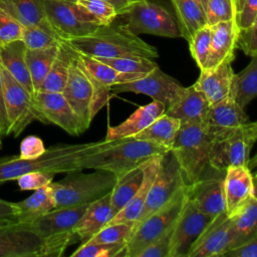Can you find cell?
<instances>
[{
	"label": "cell",
	"instance_id": "47",
	"mask_svg": "<svg viewBox=\"0 0 257 257\" xmlns=\"http://www.w3.org/2000/svg\"><path fill=\"white\" fill-rule=\"evenodd\" d=\"M55 174L42 172V171H32L26 174H23L19 178H17V184L20 190L28 191V190H37L39 188L48 186L54 178Z\"/></svg>",
	"mask_w": 257,
	"mask_h": 257
},
{
	"label": "cell",
	"instance_id": "28",
	"mask_svg": "<svg viewBox=\"0 0 257 257\" xmlns=\"http://www.w3.org/2000/svg\"><path fill=\"white\" fill-rule=\"evenodd\" d=\"M25 52L26 46L22 40L0 46V65L33 96L35 91L26 64Z\"/></svg>",
	"mask_w": 257,
	"mask_h": 257
},
{
	"label": "cell",
	"instance_id": "10",
	"mask_svg": "<svg viewBox=\"0 0 257 257\" xmlns=\"http://www.w3.org/2000/svg\"><path fill=\"white\" fill-rule=\"evenodd\" d=\"M125 22L122 27L130 32L153 34L162 37H181L177 22L161 5L149 0H139L123 15Z\"/></svg>",
	"mask_w": 257,
	"mask_h": 257
},
{
	"label": "cell",
	"instance_id": "22",
	"mask_svg": "<svg viewBox=\"0 0 257 257\" xmlns=\"http://www.w3.org/2000/svg\"><path fill=\"white\" fill-rule=\"evenodd\" d=\"M231 63L222 62L215 67L200 70L194 84L205 94L210 105L229 95L234 75Z\"/></svg>",
	"mask_w": 257,
	"mask_h": 257
},
{
	"label": "cell",
	"instance_id": "19",
	"mask_svg": "<svg viewBox=\"0 0 257 257\" xmlns=\"http://www.w3.org/2000/svg\"><path fill=\"white\" fill-rule=\"evenodd\" d=\"M223 177H200L196 182L188 185V198L205 215L214 218L225 212V198Z\"/></svg>",
	"mask_w": 257,
	"mask_h": 257
},
{
	"label": "cell",
	"instance_id": "49",
	"mask_svg": "<svg viewBox=\"0 0 257 257\" xmlns=\"http://www.w3.org/2000/svg\"><path fill=\"white\" fill-rule=\"evenodd\" d=\"M174 226L175 223L170 226L158 239L148 245L140 253L139 257H168Z\"/></svg>",
	"mask_w": 257,
	"mask_h": 257
},
{
	"label": "cell",
	"instance_id": "3",
	"mask_svg": "<svg viewBox=\"0 0 257 257\" xmlns=\"http://www.w3.org/2000/svg\"><path fill=\"white\" fill-rule=\"evenodd\" d=\"M68 76L62 94L86 131L96 113L109 99V87L99 82L83 65L78 52L71 46Z\"/></svg>",
	"mask_w": 257,
	"mask_h": 257
},
{
	"label": "cell",
	"instance_id": "39",
	"mask_svg": "<svg viewBox=\"0 0 257 257\" xmlns=\"http://www.w3.org/2000/svg\"><path fill=\"white\" fill-rule=\"evenodd\" d=\"M27 49H42L51 46H57L61 38L53 30L46 17L40 23L24 27L22 39Z\"/></svg>",
	"mask_w": 257,
	"mask_h": 257
},
{
	"label": "cell",
	"instance_id": "16",
	"mask_svg": "<svg viewBox=\"0 0 257 257\" xmlns=\"http://www.w3.org/2000/svg\"><path fill=\"white\" fill-rule=\"evenodd\" d=\"M32 99L39 121L56 124L72 136H78L84 132L79 118L62 92L39 90L34 93Z\"/></svg>",
	"mask_w": 257,
	"mask_h": 257
},
{
	"label": "cell",
	"instance_id": "15",
	"mask_svg": "<svg viewBox=\"0 0 257 257\" xmlns=\"http://www.w3.org/2000/svg\"><path fill=\"white\" fill-rule=\"evenodd\" d=\"M212 220L187 197L173 229L168 257H187L193 244Z\"/></svg>",
	"mask_w": 257,
	"mask_h": 257
},
{
	"label": "cell",
	"instance_id": "26",
	"mask_svg": "<svg viewBox=\"0 0 257 257\" xmlns=\"http://www.w3.org/2000/svg\"><path fill=\"white\" fill-rule=\"evenodd\" d=\"M166 110L164 103L154 100L146 105L136 109L124 121L115 125L109 126L104 141L110 142L123 138L136 136L138 133L147 127L157 117L162 115Z\"/></svg>",
	"mask_w": 257,
	"mask_h": 257
},
{
	"label": "cell",
	"instance_id": "38",
	"mask_svg": "<svg viewBox=\"0 0 257 257\" xmlns=\"http://www.w3.org/2000/svg\"><path fill=\"white\" fill-rule=\"evenodd\" d=\"M78 52V51H77ZM78 56L83 65L89 70V72L102 84L109 87L118 83H123L137 79L145 74L140 73H123L116 71L109 65L97 60L95 57L82 54L78 52Z\"/></svg>",
	"mask_w": 257,
	"mask_h": 257
},
{
	"label": "cell",
	"instance_id": "52",
	"mask_svg": "<svg viewBox=\"0 0 257 257\" xmlns=\"http://www.w3.org/2000/svg\"><path fill=\"white\" fill-rule=\"evenodd\" d=\"M223 257H257V235L229 249L223 254Z\"/></svg>",
	"mask_w": 257,
	"mask_h": 257
},
{
	"label": "cell",
	"instance_id": "51",
	"mask_svg": "<svg viewBox=\"0 0 257 257\" xmlns=\"http://www.w3.org/2000/svg\"><path fill=\"white\" fill-rule=\"evenodd\" d=\"M45 147L42 140L36 136H28L21 141L20 154L21 159H36L45 152Z\"/></svg>",
	"mask_w": 257,
	"mask_h": 257
},
{
	"label": "cell",
	"instance_id": "2",
	"mask_svg": "<svg viewBox=\"0 0 257 257\" xmlns=\"http://www.w3.org/2000/svg\"><path fill=\"white\" fill-rule=\"evenodd\" d=\"M76 51L92 57H145L157 58V48L122 25L112 22L99 25L92 33L64 40Z\"/></svg>",
	"mask_w": 257,
	"mask_h": 257
},
{
	"label": "cell",
	"instance_id": "35",
	"mask_svg": "<svg viewBox=\"0 0 257 257\" xmlns=\"http://www.w3.org/2000/svg\"><path fill=\"white\" fill-rule=\"evenodd\" d=\"M70 58L71 48L64 40H61L54 61L39 88L40 91L62 92L68 76Z\"/></svg>",
	"mask_w": 257,
	"mask_h": 257
},
{
	"label": "cell",
	"instance_id": "31",
	"mask_svg": "<svg viewBox=\"0 0 257 257\" xmlns=\"http://www.w3.org/2000/svg\"><path fill=\"white\" fill-rule=\"evenodd\" d=\"M14 204L17 210V221L21 223H31L55 208L49 185L35 190L31 196Z\"/></svg>",
	"mask_w": 257,
	"mask_h": 257
},
{
	"label": "cell",
	"instance_id": "41",
	"mask_svg": "<svg viewBox=\"0 0 257 257\" xmlns=\"http://www.w3.org/2000/svg\"><path fill=\"white\" fill-rule=\"evenodd\" d=\"M97 60L109 65L113 69L123 73L147 74L158 64L151 58L145 57H95Z\"/></svg>",
	"mask_w": 257,
	"mask_h": 257
},
{
	"label": "cell",
	"instance_id": "50",
	"mask_svg": "<svg viewBox=\"0 0 257 257\" xmlns=\"http://www.w3.org/2000/svg\"><path fill=\"white\" fill-rule=\"evenodd\" d=\"M237 29L248 28L257 22V0H245L235 15Z\"/></svg>",
	"mask_w": 257,
	"mask_h": 257
},
{
	"label": "cell",
	"instance_id": "7",
	"mask_svg": "<svg viewBox=\"0 0 257 257\" xmlns=\"http://www.w3.org/2000/svg\"><path fill=\"white\" fill-rule=\"evenodd\" d=\"M87 206L55 208L29 223L42 239L40 257L61 256L69 245L76 243L72 228Z\"/></svg>",
	"mask_w": 257,
	"mask_h": 257
},
{
	"label": "cell",
	"instance_id": "11",
	"mask_svg": "<svg viewBox=\"0 0 257 257\" xmlns=\"http://www.w3.org/2000/svg\"><path fill=\"white\" fill-rule=\"evenodd\" d=\"M185 184L181 168L170 150L161 157L159 169L149 190L144 209L134 225L161 208Z\"/></svg>",
	"mask_w": 257,
	"mask_h": 257
},
{
	"label": "cell",
	"instance_id": "12",
	"mask_svg": "<svg viewBox=\"0 0 257 257\" xmlns=\"http://www.w3.org/2000/svg\"><path fill=\"white\" fill-rule=\"evenodd\" d=\"M0 70L8 120V136L18 137L30 122L34 119L38 120V113L34 108L32 95L1 65Z\"/></svg>",
	"mask_w": 257,
	"mask_h": 257
},
{
	"label": "cell",
	"instance_id": "25",
	"mask_svg": "<svg viewBox=\"0 0 257 257\" xmlns=\"http://www.w3.org/2000/svg\"><path fill=\"white\" fill-rule=\"evenodd\" d=\"M162 155H157L148 161L144 166V177L142 184L132 199L120 209L108 222V224L133 223L140 218L144 209L149 190L157 175Z\"/></svg>",
	"mask_w": 257,
	"mask_h": 257
},
{
	"label": "cell",
	"instance_id": "8",
	"mask_svg": "<svg viewBox=\"0 0 257 257\" xmlns=\"http://www.w3.org/2000/svg\"><path fill=\"white\" fill-rule=\"evenodd\" d=\"M212 133L215 138L209 158V166L212 169L224 172L234 166L252 168L250 153L257 140L256 122L249 121L226 132Z\"/></svg>",
	"mask_w": 257,
	"mask_h": 257
},
{
	"label": "cell",
	"instance_id": "42",
	"mask_svg": "<svg viewBox=\"0 0 257 257\" xmlns=\"http://www.w3.org/2000/svg\"><path fill=\"white\" fill-rule=\"evenodd\" d=\"M134 229L133 223H117L107 224L102 227L98 232L92 235L87 241L90 243L102 244H117L126 243L131 237Z\"/></svg>",
	"mask_w": 257,
	"mask_h": 257
},
{
	"label": "cell",
	"instance_id": "55",
	"mask_svg": "<svg viewBox=\"0 0 257 257\" xmlns=\"http://www.w3.org/2000/svg\"><path fill=\"white\" fill-rule=\"evenodd\" d=\"M113 6L115 9L117 16H121L125 14L132 7L133 5L138 2L139 0H102Z\"/></svg>",
	"mask_w": 257,
	"mask_h": 257
},
{
	"label": "cell",
	"instance_id": "54",
	"mask_svg": "<svg viewBox=\"0 0 257 257\" xmlns=\"http://www.w3.org/2000/svg\"><path fill=\"white\" fill-rule=\"evenodd\" d=\"M8 136V120L5 109L4 102V90H3V82L0 70V148L2 145V139Z\"/></svg>",
	"mask_w": 257,
	"mask_h": 257
},
{
	"label": "cell",
	"instance_id": "34",
	"mask_svg": "<svg viewBox=\"0 0 257 257\" xmlns=\"http://www.w3.org/2000/svg\"><path fill=\"white\" fill-rule=\"evenodd\" d=\"M0 8L24 27L45 19L44 0H0Z\"/></svg>",
	"mask_w": 257,
	"mask_h": 257
},
{
	"label": "cell",
	"instance_id": "20",
	"mask_svg": "<svg viewBox=\"0 0 257 257\" xmlns=\"http://www.w3.org/2000/svg\"><path fill=\"white\" fill-rule=\"evenodd\" d=\"M225 212L229 215L255 194L254 176L247 166L229 167L224 171Z\"/></svg>",
	"mask_w": 257,
	"mask_h": 257
},
{
	"label": "cell",
	"instance_id": "36",
	"mask_svg": "<svg viewBox=\"0 0 257 257\" xmlns=\"http://www.w3.org/2000/svg\"><path fill=\"white\" fill-rule=\"evenodd\" d=\"M144 166L145 164L116 178L115 185L110 192V205L113 216L122 209L140 188L144 177Z\"/></svg>",
	"mask_w": 257,
	"mask_h": 257
},
{
	"label": "cell",
	"instance_id": "29",
	"mask_svg": "<svg viewBox=\"0 0 257 257\" xmlns=\"http://www.w3.org/2000/svg\"><path fill=\"white\" fill-rule=\"evenodd\" d=\"M229 216L231 220V243L229 249H231L257 235L256 195L249 197Z\"/></svg>",
	"mask_w": 257,
	"mask_h": 257
},
{
	"label": "cell",
	"instance_id": "24",
	"mask_svg": "<svg viewBox=\"0 0 257 257\" xmlns=\"http://www.w3.org/2000/svg\"><path fill=\"white\" fill-rule=\"evenodd\" d=\"M113 217L110 205V193L88 204L80 219L72 228L76 242H85L102 227L108 224Z\"/></svg>",
	"mask_w": 257,
	"mask_h": 257
},
{
	"label": "cell",
	"instance_id": "27",
	"mask_svg": "<svg viewBox=\"0 0 257 257\" xmlns=\"http://www.w3.org/2000/svg\"><path fill=\"white\" fill-rule=\"evenodd\" d=\"M249 116L229 94L209 106L206 124L214 133L226 132L249 122Z\"/></svg>",
	"mask_w": 257,
	"mask_h": 257
},
{
	"label": "cell",
	"instance_id": "13",
	"mask_svg": "<svg viewBox=\"0 0 257 257\" xmlns=\"http://www.w3.org/2000/svg\"><path fill=\"white\" fill-rule=\"evenodd\" d=\"M185 87L181 83L165 73L159 65L147 74L132 81L110 86L113 93L135 92L151 96L154 100L161 101L166 108L171 106L183 93Z\"/></svg>",
	"mask_w": 257,
	"mask_h": 257
},
{
	"label": "cell",
	"instance_id": "56",
	"mask_svg": "<svg viewBox=\"0 0 257 257\" xmlns=\"http://www.w3.org/2000/svg\"><path fill=\"white\" fill-rule=\"evenodd\" d=\"M245 0H234V5H235V9H236V13L241 9L243 3Z\"/></svg>",
	"mask_w": 257,
	"mask_h": 257
},
{
	"label": "cell",
	"instance_id": "18",
	"mask_svg": "<svg viewBox=\"0 0 257 257\" xmlns=\"http://www.w3.org/2000/svg\"><path fill=\"white\" fill-rule=\"evenodd\" d=\"M231 220L226 212L212 218L188 252L187 257H218L229 250Z\"/></svg>",
	"mask_w": 257,
	"mask_h": 257
},
{
	"label": "cell",
	"instance_id": "32",
	"mask_svg": "<svg viewBox=\"0 0 257 257\" xmlns=\"http://www.w3.org/2000/svg\"><path fill=\"white\" fill-rule=\"evenodd\" d=\"M180 126L181 122L179 119L164 112L147 127L134 136V138L155 143L168 150H171Z\"/></svg>",
	"mask_w": 257,
	"mask_h": 257
},
{
	"label": "cell",
	"instance_id": "21",
	"mask_svg": "<svg viewBox=\"0 0 257 257\" xmlns=\"http://www.w3.org/2000/svg\"><path fill=\"white\" fill-rule=\"evenodd\" d=\"M209 102L205 94L195 84L185 87L181 96L165 113L180 120L183 124H206Z\"/></svg>",
	"mask_w": 257,
	"mask_h": 257
},
{
	"label": "cell",
	"instance_id": "40",
	"mask_svg": "<svg viewBox=\"0 0 257 257\" xmlns=\"http://www.w3.org/2000/svg\"><path fill=\"white\" fill-rule=\"evenodd\" d=\"M72 2L90 21L98 25L111 23L117 16L113 6L102 0H67Z\"/></svg>",
	"mask_w": 257,
	"mask_h": 257
},
{
	"label": "cell",
	"instance_id": "6",
	"mask_svg": "<svg viewBox=\"0 0 257 257\" xmlns=\"http://www.w3.org/2000/svg\"><path fill=\"white\" fill-rule=\"evenodd\" d=\"M214 135L207 124H183L180 126L171 152L176 158L185 183L191 185L202 177L207 166Z\"/></svg>",
	"mask_w": 257,
	"mask_h": 257
},
{
	"label": "cell",
	"instance_id": "48",
	"mask_svg": "<svg viewBox=\"0 0 257 257\" xmlns=\"http://www.w3.org/2000/svg\"><path fill=\"white\" fill-rule=\"evenodd\" d=\"M257 22L248 28L238 29L236 48L241 49L247 56H257Z\"/></svg>",
	"mask_w": 257,
	"mask_h": 257
},
{
	"label": "cell",
	"instance_id": "30",
	"mask_svg": "<svg viewBox=\"0 0 257 257\" xmlns=\"http://www.w3.org/2000/svg\"><path fill=\"white\" fill-rule=\"evenodd\" d=\"M176 17L181 37L189 41L201 27L207 25L204 7L196 0H170Z\"/></svg>",
	"mask_w": 257,
	"mask_h": 257
},
{
	"label": "cell",
	"instance_id": "1",
	"mask_svg": "<svg viewBox=\"0 0 257 257\" xmlns=\"http://www.w3.org/2000/svg\"><path fill=\"white\" fill-rule=\"evenodd\" d=\"M115 141L55 145L46 149L40 157L31 160L21 159L19 156L2 157L0 158V185L32 171L59 174L82 170L81 163L84 157L111 146Z\"/></svg>",
	"mask_w": 257,
	"mask_h": 257
},
{
	"label": "cell",
	"instance_id": "46",
	"mask_svg": "<svg viewBox=\"0 0 257 257\" xmlns=\"http://www.w3.org/2000/svg\"><path fill=\"white\" fill-rule=\"evenodd\" d=\"M24 26L0 8V46L21 40Z\"/></svg>",
	"mask_w": 257,
	"mask_h": 257
},
{
	"label": "cell",
	"instance_id": "4",
	"mask_svg": "<svg viewBox=\"0 0 257 257\" xmlns=\"http://www.w3.org/2000/svg\"><path fill=\"white\" fill-rule=\"evenodd\" d=\"M168 149L155 143L134 137L116 140L111 146L83 158L81 168L102 170L112 173L116 178L127 171L140 167L157 155H164Z\"/></svg>",
	"mask_w": 257,
	"mask_h": 257
},
{
	"label": "cell",
	"instance_id": "43",
	"mask_svg": "<svg viewBox=\"0 0 257 257\" xmlns=\"http://www.w3.org/2000/svg\"><path fill=\"white\" fill-rule=\"evenodd\" d=\"M212 38L211 26L205 25L198 29L188 41L190 52L200 70L205 68Z\"/></svg>",
	"mask_w": 257,
	"mask_h": 257
},
{
	"label": "cell",
	"instance_id": "17",
	"mask_svg": "<svg viewBox=\"0 0 257 257\" xmlns=\"http://www.w3.org/2000/svg\"><path fill=\"white\" fill-rule=\"evenodd\" d=\"M42 239L29 223L0 226V257H40Z\"/></svg>",
	"mask_w": 257,
	"mask_h": 257
},
{
	"label": "cell",
	"instance_id": "44",
	"mask_svg": "<svg viewBox=\"0 0 257 257\" xmlns=\"http://www.w3.org/2000/svg\"><path fill=\"white\" fill-rule=\"evenodd\" d=\"M126 243L102 244L83 242L72 254V257H124Z\"/></svg>",
	"mask_w": 257,
	"mask_h": 257
},
{
	"label": "cell",
	"instance_id": "33",
	"mask_svg": "<svg viewBox=\"0 0 257 257\" xmlns=\"http://www.w3.org/2000/svg\"><path fill=\"white\" fill-rule=\"evenodd\" d=\"M229 94L244 109L256 97L257 56L251 57L249 64L239 73H234Z\"/></svg>",
	"mask_w": 257,
	"mask_h": 257
},
{
	"label": "cell",
	"instance_id": "53",
	"mask_svg": "<svg viewBox=\"0 0 257 257\" xmlns=\"http://www.w3.org/2000/svg\"><path fill=\"white\" fill-rule=\"evenodd\" d=\"M17 222V210L14 202L0 198V226Z\"/></svg>",
	"mask_w": 257,
	"mask_h": 257
},
{
	"label": "cell",
	"instance_id": "58",
	"mask_svg": "<svg viewBox=\"0 0 257 257\" xmlns=\"http://www.w3.org/2000/svg\"><path fill=\"white\" fill-rule=\"evenodd\" d=\"M233 1H234V0H233Z\"/></svg>",
	"mask_w": 257,
	"mask_h": 257
},
{
	"label": "cell",
	"instance_id": "57",
	"mask_svg": "<svg viewBox=\"0 0 257 257\" xmlns=\"http://www.w3.org/2000/svg\"><path fill=\"white\" fill-rule=\"evenodd\" d=\"M196 1H198L203 7H204V9H205V7H206V3H207V0H196Z\"/></svg>",
	"mask_w": 257,
	"mask_h": 257
},
{
	"label": "cell",
	"instance_id": "37",
	"mask_svg": "<svg viewBox=\"0 0 257 257\" xmlns=\"http://www.w3.org/2000/svg\"><path fill=\"white\" fill-rule=\"evenodd\" d=\"M59 45V44H58ZM57 46L42 49H27L25 52L26 64L32 80L34 91H38L47 75L58 50Z\"/></svg>",
	"mask_w": 257,
	"mask_h": 257
},
{
	"label": "cell",
	"instance_id": "14",
	"mask_svg": "<svg viewBox=\"0 0 257 257\" xmlns=\"http://www.w3.org/2000/svg\"><path fill=\"white\" fill-rule=\"evenodd\" d=\"M44 12L47 21L62 40L88 35L99 26L90 22L67 0H44Z\"/></svg>",
	"mask_w": 257,
	"mask_h": 257
},
{
	"label": "cell",
	"instance_id": "9",
	"mask_svg": "<svg viewBox=\"0 0 257 257\" xmlns=\"http://www.w3.org/2000/svg\"><path fill=\"white\" fill-rule=\"evenodd\" d=\"M188 197V185H183L161 208L134 225L125 244L124 257H139L140 253L158 239L180 215Z\"/></svg>",
	"mask_w": 257,
	"mask_h": 257
},
{
	"label": "cell",
	"instance_id": "5",
	"mask_svg": "<svg viewBox=\"0 0 257 257\" xmlns=\"http://www.w3.org/2000/svg\"><path fill=\"white\" fill-rule=\"evenodd\" d=\"M80 171L68 172L63 179L49 184L55 208L90 204L110 193L115 185L116 177L108 171Z\"/></svg>",
	"mask_w": 257,
	"mask_h": 257
},
{
	"label": "cell",
	"instance_id": "45",
	"mask_svg": "<svg viewBox=\"0 0 257 257\" xmlns=\"http://www.w3.org/2000/svg\"><path fill=\"white\" fill-rule=\"evenodd\" d=\"M206 23L212 26L219 22L234 20L236 9L233 0H207L205 7Z\"/></svg>",
	"mask_w": 257,
	"mask_h": 257
},
{
	"label": "cell",
	"instance_id": "23",
	"mask_svg": "<svg viewBox=\"0 0 257 257\" xmlns=\"http://www.w3.org/2000/svg\"><path fill=\"white\" fill-rule=\"evenodd\" d=\"M211 29V45L205 68L215 67L222 62H232L235 58L238 31L235 21L219 22L212 25Z\"/></svg>",
	"mask_w": 257,
	"mask_h": 257
}]
</instances>
